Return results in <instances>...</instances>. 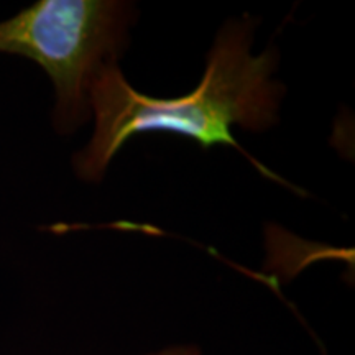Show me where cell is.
Masks as SVG:
<instances>
[{"label":"cell","mask_w":355,"mask_h":355,"mask_svg":"<svg viewBox=\"0 0 355 355\" xmlns=\"http://www.w3.org/2000/svg\"><path fill=\"white\" fill-rule=\"evenodd\" d=\"M259 24L260 20L250 15L225 21L207 55L202 79L186 96L170 99L146 96L130 86L117 61L102 66L89 86L94 133L73 157V170L79 180L101 181L119 150L135 135L170 132L194 140L206 150L216 145L234 146L265 178L295 189L261 166L232 135L235 125L252 132L273 127L285 97V86L273 78L279 63L278 48L268 44L257 56L250 51Z\"/></svg>","instance_id":"6da1fadb"},{"label":"cell","mask_w":355,"mask_h":355,"mask_svg":"<svg viewBox=\"0 0 355 355\" xmlns=\"http://www.w3.org/2000/svg\"><path fill=\"white\" fill-rule=\"evenodd\" d=\"M139 10L122 0H38L0 20V53L33 61L55 91L53 125L69 135L91 121L89 86L121 60Z\"/></svg>","instance_id":"7a4b0ae2"},{"label":"cell","mask_w":355,"mask_h":355,"mask_svg":"<svg viewBox=\"0 0 355 355\" xmlns=\"http://www.w3.org/2000/svg\"><path fill=\"white\" fill-rule=\"evenodd\" d=\"M146 355H201V349L196 345H173V347H166Z\"/></svg>","instance_id":"3957f363"}]
</instances>
